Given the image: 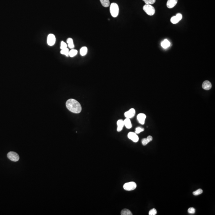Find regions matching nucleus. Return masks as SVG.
Listing matches in <instances>:
<instances>
[{"label":"nucleus","mask_w":215,"mask_h":215,"mask_svg":"<svg viewBox=\"0 0 215 215\" xmlns=\"http://www.w3.org/2000/svg\"><path fill=\"white\" fill-rule=\"evenodd\" d=\"M66 106L68 110L75 114L80 113L82 110L81 105L75 99H69L66 102Z\"/></svg>","instance_id":"1"},{"label":"nucleus","mask_w":215,"mask_h":215,"mask_svg":"<svg viewBox=\"0 0 215 215\" xmlns=\"http://www.w3.org/2000/svg\"><path fill=\"white\" fill-rule=\"evenodd\" d=\"M110 13L113 17L116 18L118 16L119 8L118 5L116 3H112L110 5Z\"/></svg>","instance_id":"2"},{"label":"nucleus","mask_w":215,"mask_h":215,"mask_svg":"<svg viewBox=\"0 0 215 215\" xmlns=\"http://www.w3.org/2000/svg\"><path fill=\"white\" fill-rule=\"evenodd\" d=\"M143 10L149 16H153L156 12L154 7L151 5L145 4L143 7Z\"/></svg>","instance_id":"3"},{"label":"nucleus","mask_w":215,"mask_h":215,"mask_svg":"<svg viewBox=\"0 0 215 215\" xmlns=\"http://www.w3.org/2000/svg\"><path fill=\"white\" fill-rule=\"evenodd\" d=\"M137 185L134 182H130L125 183L123 186V188L126 191H132L136 188Z\"/></svg>","instance_id":"4"},{"label":"nucleus","mask_w":215,"mask_h":215,"mask_svg":"<svg viewBox=\"0 0 215 215\" xmlns=\"http://www.w3.org/2000/svg\"><path fill=\"white\" fill-rule=\"evenodd\" d=\"M7 157L10 160L14 162H16L19 160V156L16 152L11 151L7 154Z\"/></svg>","instance_id":"5"},{"label":"nucleus","mask_w":215,"mask_h":215,"mask_svg":"<svg viewBox=\"0 0 215 215\" xmlns=\"http://www.w3.org/2000/svg\"><path fill=\"white\" fill-rule=\"evenodd\" d=\"M56 41V38L55 36L53 34H50L47 36V44L50 46H53L54 45Z\"/></svg>","instance_id":"6"},{"label":"nucleus","mask_w":215,"mask_h":215,"mask_svg":"<svg viewBox=\"0 0 215 215\" xmlns=\"http://www.w3.org/2000/svg\"><path fill=\"white\" fill-rule=\"evenodd\" d=\"M183 18V16L181 14H177L176 16H173L171 17V22L173 24H176L178 23Z\"/></svg>","instance_id":"7"},{"label":"nucleus","mask_w":215,"mask_h":215,"mask_svg":"<svg viewBox=\"0 0 215 215\" xmlns=\"http://www.w3.org/2000/svg\"><path fill=\"white\" fill-rule=\"evenodd\" d=\"M127 136L130 140H132V141L136 143L138 141V136L135 133L130 132V133H129Z\"/></svg>","instance_id":"8"},{"label":"nucleus","mask_w":215,"mask_h":215,"mask_svg":"<svg viewBox=\"0 0 215 215\" xmlns=\"http://www.w3.org/2000/svg\"><path fill=\"white\" fill-rule=\"evenodd\" d=\"M135 114V110L134 108H131L129 111L125 113L124 115L126 118H133Z\"/></svg>","instance_id":"9"},{"label":"nucleus","mask_w":215,"mask_h":215,"mask_svg":"<svg viewBox=\"0 0 215 215\" xmlns=\"http://www.w3.org/2000/svg\"><path fill=\"white\" fill-rule=\"evenodd\" d=\"M146 118V116L143 113H140L137 116V119L139 122L142 125L145 124Z\"/></svg>","instance_id":"10"},{"label":"nucleus","mask_w":215,"mask_h":215,"mask_svg":"<svg viewBox=\"0 0 215 215\" xmlns=\"http://www.w3.org/2000/svg\"><path fill=\"white\" fill-rule=\"evenodd\" d=\"M202 87L205 90H209L212 88V84L208 81H205L203 82Z\"/></svg>","instance_id":"11"},{"label":"nucleus","mask_w":215,"mask_h":215,"mask_svg":"<svg viewBox=\"0 0 215 215\" xmlns=\"http://www.w3.org/2000/svg\"><path fill=\"white\" fill-rule=\"evenodd\" d=\"M178 2V0H168L167 6L169 8H172L176 6Z\"/></svg>","instance_id":"12"},{"label":"nucleus","mask_w":215,"mask_h":215,"mask_svg":"<svg viewBox=\"0 0 215 215\" xmlns=\"http://www.w3.org/2000/svg\"><path fill=\"white\" fill-rule=\"evenodd\" d=\"M117 131L118 132H120L123 129L124 125V120L122 119H119L117 122Z\"/></svg>","instance_id":"13"},{"label":"nucleus","mask_w":215,"mask_h":215,"mask_svg":"<svg viewBox=\"0 0 215 215\" xmlns=\"http://www.w3.org/2000/svg\"><path fill=\"white\" fill-rule=\"evenodd\" d=\"M124 125L127 129H130L132 127V124L130 119L126 118L124 120Z\"/></svg>","instance_id":"14"},{"label":"nucleus","mask_w":215,"mask_h":215,"mask_svg":"<svg viewBox=\"0 0 215 215\" xmlns=\"http://www.w3.org/2000/svg\"><path fill=\"white\" fill-rule=\"evenodd\" d=\"M171 44L169 41L167 39H164L161 43V45L163 48L164 49H167L170 46Z\"/></svg>","instance_id":"15"},{"label":"nucleus","mask_w":215,"mask_h":215,"mask_svg":"<svg viewBox=\"0 0 215 215\" xmlns=\"http://www.w3.org/2000/svg\"><path fill=\"white\" fill-rule=\"evenodd\" d=\"M87 52H88V49L85 46L82 47L80 49V54L81 56H84L86 55Z\"/></svg>","instance_id":"16"},{"label":"nucleus","mask_w":215,"mask_h":215,"mask_svg":"<svg viewBox=\"0 0 215 215\" xmlns=\"http://www.w3.org/2000/svg\"><path fill=\"white\" fill-rule=\"evenodd\" d=\"M102 5L104 7H108L110 5L109 0H100Z\"/></svg>","instance_id":"17"},{"label":"nucleus","mask_w":215,"mask_h":215,"mask_svg":"<svg viewBox=\"0 0 215 215\" xmlns=\"http://www.w3.org/2000/svg\"><path fill=\"white\" fill-rule=\"evenodd\" d=\"M78 53V51L74 49H72L69 52V56L71 57V58H73L75 56L77 55V54Z\"/></svg>","instance_id":"18"},{"label":"nucleus","mask_w":215,"mask_h":215,"mask_svg":"<svg viewBox=\"0 0 215 215\" xmlns=\"http://www.w3.org/2000/svg\"><path fill=\"white\" fill-rule=\"evenodd\" d=\"M121 214L122 215H132V214L130 210L127 209H124L122 211Z\"/></svg>","instance_id":"19"},{"label":"nucleus","mask_w":215,"mask_h":215,"mask_svg":"<svg viewBox=\"0 0 215 215\" xmlns=\"http://www.w3.org/2000/svg\"><path fill=\"white\" fill-rule=\"evenodd\" d=\"M69 50L67 48L63 49V50H61L60 53L62 55H64L68 57L69 56Z\"/></svg>","instance_id":"20"},{"label":"nucleus","mask_w":215,"mask_h":215,"mask_svg":"<svg viewBox=\"0 0 215 215\" xmlns=\"http://www.w3.org/2000/svg\"><path fill=\"white\" fill-rule=\"evenodd\" d=\"M146 5H153L156 2V0H143Z\"/></svg>","instance_id":"21"},{"label":"nucleus","mask_w":215,"mask_h":215,"mask_svg":"<svg viewBox=\"0 0 215 215\" xmlns=\"http://www.w3.org/2000/svg\"><path fill=\"white\" fill-rule=\"evenodd\" d=\"M203 193V190L201 189H199L197 190H196L195 191H194L193 193V194L195 196H197V195H200V194H202Z\"/></svg>","instance_id":"22"},{"label":"nucleus","mask_w":215,"mask_h":215,"mask_svg":"<svg viewBox=\"0 0 215 215\" xmlns=\"http://www.w3.org/2000/svg\"><path fill=\"white\" fill-rule=\"evenodd\" d=\"M144 129L143 128L141 127H137L135 129V133L136 134H138L141 133V132L144 131Z\"/></svg>","instance_id":"23"},{"label":"nucleus","mask_w":215,"mask_h":215,"mask_svg":"<svg viewBox=\"0 0 215 215\" xmlns=\"http://www.w3.org/2000/svg\"><path fill=\"white\" fill-rule=\"evenodd\" d=\"M157 214V211L155 208L151 209L149 212V215H156Z\"/></svg>","instance_id":"24"},{"label":"nucleus","mask_w":215,"mask_h":215,"mask_svg":"<svg viewBox=\"0 0 215 215\" xmlns=\"http://www.w3.org/2000/svg\"><path fill=\"white\" fill-rule=\"evenodd\" d=\"M67 44H66V43H65L63 41H62V42H61V47H60V48H61V50H63V49L66 48H67Z\"/></svg>","instance_id":"25"},{"label":"nucleus","mask_w":215,"mask_h":215,"mask_svg":"<svg viewBox=\"0 0 215 215\" xmlns=\"http://www.w3.org/2000/svg\"><path fill=\"white\" fill-rule=\"evenodd\" d=\"M188 212L190 214H194L195 212V209L193 208H190L188 210Z\"/></svg>","instance_id":"26"},{"label":"nucleus","mask_w":215,"mask_h":215,"mask_svg":"<svg viewBox=\"0 0 215 215\" xmlns=\"http://www.w3.org/2000/svg\"><path fill=\"white\" fill-rule=\"evenodd\" d=\"M149 143L147 138H144L142 140V143L143 145L144 146L147 145Z\"/></svg>","instance_id":"27"},{"label":"nucleus","mask_w":215,"mask_h":215,"mask_svg":"<svg viewBox=\"0 0 215 215\" xmlns=\"http://www.w3.org/2000/svg\"><path fill=\"white\" fill-rule=\"evenodd\" d=\"M68 44V47L69 48L73 49L74 48V43H70V44Z\"/></svg>","instance_id":"28"},{"label":"nucleus","mask_w":215,"mask_h":215,"mask_svg":"<svg viewBox=\"0 0 215 215\" xmlns=\"http://www.w3.org/2000/svg\"><path fill=\"white\" fill-rule=\"evenodd\" d=\"M67 42L68 44H70V43H73V39H72L71 38H69L67 40Z\"/></svg>","instance_id":"29"},{"label":"nucleus","mask_w":215,"mask_h":215,"mask_svg":"<svg viewBox=\"0 0 215 215\" xmlns=\"http://www.w3.org/2000/svg\"><path fill=\"white\" fill-rule=\"evenodd\" d=\"M147 140H148V141H149V142H150V141H151L153 140V137H152L151 136H150V135L148 136V137L147 138Z\"/></svg>","instance_id":"30"}]
</instances>
